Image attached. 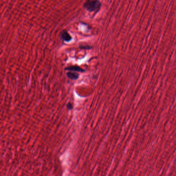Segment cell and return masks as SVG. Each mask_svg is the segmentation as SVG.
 <instances>
[{"instance_id":"6da1fadb","label":"cell","mask_w":176,"mask_h":176,"mask_svg":"<svg viewBox=\"0 0 176 176\" xmlns=\"http://www.w3.org/2000/svg\"><path fill=\"white\" fill-rule=\"evenodd\" d=\"M84 7L89 12H97L101 9V3L98 0H87Z\"/></svg>"},{"instance_id":"277c9868","label":"cell","mask_w":176,"mask_h":176,"mask_svg":"<svg viewBox=\"0 0 176 176\" xmlns=\"http://www.w3.org/2000/svg\"><path fill=\"white\" fill-rule=\"evenodd\" d=\"M66 75H67V77L72 80H76L79 77L78 74H77L76 73H73V72H68Z\"/></svg>"},{"instance_id":"3957f363","label":"cell","mask_w":176,"mask_h":176,"mask_svg":"<svg viewBox=\"0 0 176 176\" xmlns=\"http://www.w3.org/2000/svg\"><path fill=\"white\" fill-rule=\"evenodd\" d=\"M66 70L74 72H84V70H83V69L80 68L79 66H70V67H67L66 69Z\"/></svg>"},{"instance_id":"5b68a950","label":"cell","mask_w":176,"mask_h":176,"mask_svg":"<svg viewBox=\"0 0 176 176\" xmlns=\"http://www.w3.org/2000/svg\"><path fill=\"white\" fill-rule=\"evenodd\" d=\"M80 48H83V49H90L91 48V47L89 46H81Z\"/></svg>"},{"instance_id":"7a4b0ae2","label":"cell","mask_w":176,"mask_h":176,"mask_svg":"<svg viewBox=\"0 0 176 176\" xmlns=\"http://www.w3.org/2000/svg\"><path fill=\"white\" fill-rule=\"evenodd\" d=\"M61 37L63 40L66 41V42H69V41L71 40V36H70L69 34L68 33V32L66 31H62V33L61 34Z\"/></svg>"},{"instance_id":"8992f818","label":"cell","mask_w":176,"mask_h":176,"mask_svg":"<svg viewBox=\"0 0 176 176\" xmlns=\"http://www.w3.org/2000/svg\"><path fill=\"white\" fill-rule=\"evenodd\" d=\"M68 108L69 109H71L72 108V106L71 104H69V105H68Z\"/></svg>"}]
</instances>
